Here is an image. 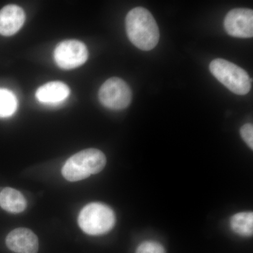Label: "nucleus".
I'll list each match as a JSON object with an SVG mask.
<instances>
[{
	"instance_id": "dca6fc26",
	"label": "nucleus",
	"mask_w": 253,
	"mask_h": 253,
	"mask_svg": "<svg viewBox=\"0 0 253 253\" xmlns=\"http://www.w3.org/2000/svg\"><path fill=\"white\" fill-rule=\"evenodd\" d=\"M3 187H0V193L1 192V191H2Z\"/></svg>"
},
{
	"instance_id": "423d86ee",
	"label": "nucleus",
	"mask_w": 253,
	"mask_h": 253,
	"mask_svg": "<svg viewBox=\"0 0 253 253\" xmlns=\"http://www.w3.org/2000/svg\"><path fill=\"white\" fill-rule=\"evenodd\" d=\"M54 60L59 67L74 69L84 64L88 59V50L84 43L76 40L61 42L54 50Z\"/></svg>"
},
{
	"instance_id": "9b49d317",
	"label": "nucleus",
	"mask_w": 253,
	"mask_h": 253,
	"mask_svg": "<svg viewBox=\"0 0 253 253\" xmlns=\"http://www.w3.org/2000/svg\"><path fill=\"white\" fill-rule=\"evenodd\" d=\"M27 206L23 195L12 188H3L0 193V207L11 213L22 212Z\"/></svg>"
},
{
	"instance_id": "2eb2a0df",
	"label": "nucleus",
	"mask_w": 253,
	"mask_h": 253,
	"mask_svg": "<svg viewBox=\"0 0 253 253\" xmlns=\"http://www.w3.org/2000/svg\"><path fill=\"white\" fill-rule=\"evenodd\" d=\"M241 135L248 146L253 149V126L251 123L244 125L241 129Z\"/></svg>"
},
{
	"instance_id": "f03ea898",
	"label": "nucleus",
	"mask_w": 253,
	"mask_h": 253,
	"mask_svg": "<svg viewBox=\"0 0 253 253\" xmlns=\"http://www.w3.org/2000/svg\"><path fill=\"white\" fill-rule=\"evenodd\" d=\"M106 164V156L100 150H83L66 161L62 168V174L66 180L81 181L101 172Z\"/></svg>"
},
{
	"instance_id": "f257e3e1",
	"label": "nucleus",
	"mask_w": 253,
	"mask_h": 253,
	"mask_svg": "<svg viewBox=\"0 0 253 253\" xmlns=\"http://www.w3.org/2000/svg\"><path fill=\"white\" fill-rule=\"evenodd\" d=\"M126 31L131 42L143 51H150L157 45L160 32L153 15L143 7L131 9L126 16Z\"/></svg>"
},
{
	"instance_id": "4468645a",
	"label": "nucleus",
	"mask_w": 253,
	"mask_h": 253,
	"mask_svg": "<svg viewBox=\"0 0 253 253\" xmlns=\"http://www.w3.org/2000/svg\"><path fill=\"white\" fill-rule=\"evenodd\" d=\"M136 253H166L162 245L154 241H145L137 248Z\"/></svg>"
},
{
	"instance_id": "7ed1b4c3",
	"label": "nucleus",
	"mask_w": 253,
	"mask_h": 253,
	"mask_svg": "<svg viewBox=\"0 0 253 253\" xmlns=\"http://www.w3.org/2000/svg\"><path fill=\"white\" fill-rule=\"evenodd\" d=\"M116 216L113 210L101 203L86 205L80 212L78 224L89 235H102L113 229Z\"/></svg>"
},
{
	"instance_id": "9d476101",
	"label": "nucleus",
	"mask_w": 253,
	"mask_h": 253,
	"mask_svg": "<svg viewBox=\"0 0 253 253\" xmlns=\"http://www.w3.org/2000/svg\"><path fill=\"white\" fill-rule=\"evenodd\" d=\"M70 93L71 90L67 84L62 82L54 81L38 88L36 95L37 99L42 103L58 104L67 99Z\"/></svg>"
},
{
	"instance_id": "ddd939ff",
	"label": "nucleus",
	"mask_w": 253,
	"mask_h": 253,
	"mask_svg": "<svg viewBox=\"0 0 253 253\" xmlns=\"http://www.w3.org/2000/svg\"><path fill=\"white\" fill-rule=\"evenodd\" d=\"M16 96L7 89H0V118H6L14 114L17 109Z\"/></svg>"
},
{
	"instance_id": "6e6552de",
	"label": "nucleus",
	"mask_w": 253,
	"mask_h": 253,
	"mask_svg": "<svg viewBox=\"0 0 253 253\" xmlns=\"http://www.w3.org/2000/svg\"><path fill=\"white\" fill-rule=\"evenodd\" d=\"M8 249L16 253H37L39 241L34 233L26 228L11 231L6 239Z\"/></svg>"
},
{
	"instance_id": "f8f14e48",
	"label": "nucleus",
	"mask_w": 253,
	"mask_h": 253,
	"mask_svg": "<svg viewBox=\"0 0 253 253\" xmlns=\"http://www.w3.org/2000/svg\"><path fill=\"white\" fill-rule=\"evenodd\" d=\"M231 229L242 236H253V213L243 212L237 213L231 217L230 221Z\"/></svg>"
},
{
	"instance_id": "0eeeda50",
	"label": "nucleus",
	"mask_w": 253,
	"mask_h": 253,
	"mask_svg": "<svg viewBox=\"0 0 253 253\" xmlns=\"http://www.w3.org/2000/svg\"><path fill=\"white\" fill-rule=\"evenodd\" d=\"M224 28L228 34L236 38L253 36V11L249 9L231 10L224 18Z\"/></svg>"
},
{
	"instance_id": "20e7f679",
	"label": "nucleus",
	"mask_w": 253,
	"mask_h": 253,
	"mask_svg": "<svg viewBox=\"0 0 253 253\" xmlns=\"http://www.w3.org/2000/svg\"><path fill=\"white\" fill-rule=\"evenodd\" d=\"M213 76L234 94H247L251 89L249 74L237 65L222 59L213 60L210 64Z\"/></svg>"
},
{
	"instance_id": "39448f33",
	"label": "nucleus",
	"mask_w": 253,
	"mask_h": 253,
	"mask_svg": "<svg viewBox=\"0 0 253 253\" xmlns=\"http://www.w3.org/2000/svg\"><path fill=\"white\" fill-rule=\"evenodd\" d=\"M131 97L130 87L119 78L113 77L107 80L99 91L101 104L107 109L116 111L127 108L130 104Z\"/></svg>"
},
{
	"instance_id": "1a4fd4ad",
	"label": "nucleus",
	"mask_w": 253,
	"mask_h": 253,
	"mask_svg": "<svg viewBox=\"0 0 253 253\" xmlns=\"http://www.w3.org/2000/svg\"><path fill=\"white\" fill-rule=\"evenodd\" d=\"M26 14L22 8L16 4H8L0 10V35L14 36L24 24Z\"/></svg>"
}]
</instances>
